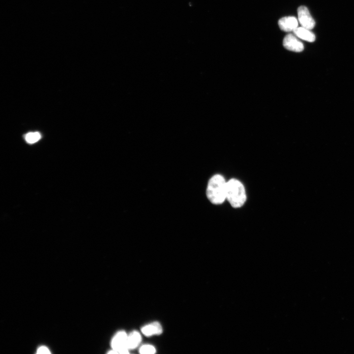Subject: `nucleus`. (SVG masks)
I'll return each mask as SVG.
<instances>
[{"label":"nucleus","instance_id":"nucleus-2","mask_svg":"<svg viewBox=\"0 0 354 354\" xmlns=\"http://www.w3.org/2000/svg\"><path fill=\"white\" fill-rule=\"evenodd\" d=\"M226 199L235 208L244 205L246 195L244 187L240 181L232 178L227 182Z\"/></svg>","mask_w":354,"mask_h":354},{"label":"nucleus","instance_id":"nucleus-1","mask_svg":"<svg viewBox=\"0 0 354 354\" xmlns=\"http://www.w3.org/2000/svg\"><path fill=\"white\" fill-rule=\"evenodd\" d=\"M227 182L223 176L217 174L208 181L206 194L208 200L213 204H222L226 199Z\"/></svg>","mask_w":354,"mask_h":354},{"label":"nucleus","instance_id":"nucleus-12","mask_svg":"<svg viewBox=\"0 0 354 354\" xmlns=\"http://www.w3.org/2000/svg\"><path fill=\"white\" fill-rule=\"evenodd\" d=\"M37 354H50L49 349L45 346L40 347L37 351Z\"/></svg>","mask_w":354,"mask_h":354},{"label":"nucleus","instance_id":"nucleus-3","mask_svg":"<svg viewBox=\"0 0 354 354\" xmlns=\"http://www.w3.org/2000/svg\"><path fill=\"white\" fill-rule=\"evenodd\" d=\"M127 335L124 331L117 332L113 338L111 346L113 350L118 354H127L128 349L127 346Z\"/></svg>","mask_w":354,"mask_h":354},{"label":"nucleus","instance_id":"nucleus-8","mask_svg":"<svg viewBox=\"0 0 354 354\" xmlns=\"http://www.w3.org/2000/svg\"><path fill=\"white\" fill-rule=\"evenodd\" d=\"M310 30L302 27H297L294 31V33L299 38L312 42L315 40V35Z\"/></svg>","mask_w":354,"mask_h":354},{"label":"nucleus","instance_id":"nucleus-4","mask_svg":"<svg viewBox=\"0 0 354 354\" xmlns=\"http://www.w3.org/2000/svg\"><path fill=\"white\" fill-rule=\"evenodd\" d=\"M297 15L299 22L302 27L309 30L314 27L315 22L306 7L299 6L297 9Z\"/></svg>","mask_w":354,"mask_h":354},{"label":"nucleus","instance_id":"nucleus-7","mask_svg":"<svg viewBox=\"0 0 354 354\" xmlns=\"http://www.w3.org/2000/svg\"><path fill=\"white\" fill-rule=\"evenodd\" d=\"M142 333L147 336L159 335L162 332L161 325L157 322L147 324L142 328Z\"/></svg>","mask_w":354,"mask_h":354},{"label":"nucleus","instance_id":"nucleus-6","mask_svg":"<svg viewBox=\"0 0 354 354\" xmlns=\"http://www.w3.org/2000/svg\"><path fill=\"white\" fill-rule=\"evenodd\" d=\"M278 24L280 29L286 32L294 31L298 27V21L293 16L283 17L279 20Z\"/></svg>","mask_w":354,"mask_h":354},{"label":"nucleus","instance_id":"nucleus-5","mask_svg":"<svg viewBox=\"0 0 354 354\" xmlns=\"http://www.w3.org/2000/svg\"><path fill=\"white\" fill-rule=\"evenodd\" d=\"M283 45L286 49L295 52H300L304 49L303 43L295 35L291 33L285 36Z\"/></svg>","mask_w":354,"mask_h":354},{"label":"nucleus","instance_id":"nucleus-10","mask_svg":"<svg viewBox=\"0 0 354 354\" xmlns=\"http://www.w3.org/2000/svg\"><path fill=\"white\" fill-rule=\"evenodd\" d=\"M41 138V135L39 132H30L25 136L26 141L30 144H33L37 142Z\"/></svg>","mask_w":354,"mask_h":354},{"label":"nucleus","instance_id":"nucleus-11","mask_svg":"<svg viewBox=\"0 0 354 354\" xmlns=\"http://www.w3.org/2000/svg\"><path fill=\"white\" fill-rule=\"evenodd\" d=\"M139 352L142 354H153L155 353L156 350L152 345L146 344L141 347Z\"/></svg>","mask_w":354,"mask_h":354},{"label":"nucleus","instance_id":"nucleus-9","mask_svg":"<svg viewBox=\"0 0 354 354\" xmlns=\"http://www.w3.org/2000/svg\"><path fill=\"white\" fill-rule=\"evenodd\" d=\"M141 341V336L140 334L136 331H134L127 335V346L128 349H133L136 348L140 343Z\"/></svg>","mask_w":354,"mask_h":354}]
</instances>
